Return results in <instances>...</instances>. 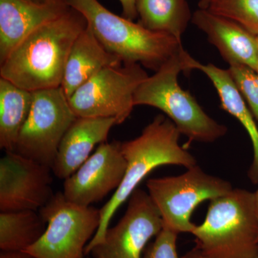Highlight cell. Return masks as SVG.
I'll return each instance as SVG.
<instances>
[{
    "label": "cell",
    "instance_id": "obj_1",
    "mask_svg": "<svg viewBox=\"0 0 258 258\" xmlns=\"http://www.w3.org/2000/svg\"><path fill=\"white\" fill-rule=\"evenodd\" d=\"M86 26L72 8L44 24L0 63V77L31 92L60 87L70 51Z\"/></svg>",
    "mask_w": 258,
    "mask_h": 258
},
{
    "label": "cell",
    "instance_id": "obj_2",
    "mask_svg": "<svg viewBox=\"0 0 258 258\" xmlns=\"http://www.w3.org/2000/svg\"><path fill=\"white\" fill-rule=\"evenodd\" d=\"M179 131L167 116L158 115L137 138L120 142V149L127 162L121 184L111 199L100 210L101 221L98 230L85 250L88 255L97 244L101 243L115 212L124 203L149 174L164 165L188 168L196 165L197 160L186 148L179 143Z\"/></svg>",
    "mask_w": 258,
    "mask_h": 258
},
{
    "label": "cell",
    "instance_id": "obj_3",
    "mask_svg": "<svg viewBox=\"0 0 258 258\" xmlns=\"http://www.w3.org/2000/svg\"><path fill=\"white\" fill-rule=\"evenodd\" d=\"M66 2L84 17L101 45L123 62L139 63L156 72L184 49L174 37L151 31L140 23L118 16L98 0Z\"/></svg>",
    "mask_w": 258,
    "mask_h": 258
},
{
    "label": "cell",
    "instance_id": "obj_4",
    "mask_svg": "<svg viewBox=\"0 0 258 258\" xmlns=\"http://www.w3.org/2000/svg\"><path fill=\"white\" fill-rule=\"evenodd\" d=\"M195 249L205 258L258 256V222L254 194L232 189L211 200L203 223L195 226Z\"/></svg>",
    "mask_w": 258,
    "mask_h": 258
},
{
    "label": "cell",
    "instance_id": "obj_5",
    "mask_svg": "<svg viewBox=\"0 0 258 258\" xmlns=\"http://www.w3.org/2000/svg\"><path fill=\"white\" fill-rule=\"evenodd\" d=\"M184 49L149 76L134 95L135 106L161 110L175 124L189 142L212 143L227 134V128L207 114L195 98L178 82L184 73Z\"/></svg>",
    "mask_w": 258,
    "mask_h": 258
},
{
    "label": "cell",
    "instance_id": "obj_6",
    "mask_svg": "<svg viewBox=\"0 0 258 258\" xmlns=\"http://www.w3.org/2000/svg\"><path fill=\"white\" fill-rule=\"evenodd\" d=\"M148 193L162 219L163 227L179 235L191 233L194 210L206 200L223 196L233 189L229 181L210 175L198 164L179 176L148 180Z\"/></svg>",
    "mask_w": 258,
    "mask_h": 258
},
{
    "label": "cell",
    "instance_id": "obj_7",
    "mask_svg": "<svg viewBox=\"0 0 258 258\" xmlns=\"http://www.w3.org/2000/svg\"><path fill=\"white\" fill-rule=\"evenodd\" d=\"M39 212L46 230L25 252L37 258H84L86 246L99 227L100 210L71 203L58 191Z\"/></svg>",
    "mask_w": 258,
    "mask_h": 258
},
{
    "label": "cell",
    "instance_id": "obj_8",
    "mask_svg": "<svg viewBox=\"0 0 258 258\" xmlns=\"http://www.w3.org/2000/svg\"><path fill=\"white\" fill-rule=\"evenodd\" d=\"M149 77L139 63L123 62L102 70L69 98L77 117L113 118L121 124L133 111L134 95Z\"/></svg>",
    "mask_w": 258,
    "mask_h": 258
},
{
    "label": "cell",
    "instance_id": "obj_9",
    "mask_svg": "<svg viewBox=\"0 0 258 258\" xmlns=\"http://www.w3.org/2000/svg\"><path fill=\"white\" fill-rule=\"evenodd\" d=\"M76 118L61 86L34 91L14 152L52 169L61 141Z\"/></svg>",
    "mask_w": 258,
    "mask_h": 258
},
{
    "label": "cell",
    "instance_id": "obj_10",
    "mask_svg": "<svg viewBox=\"0 0 258 258\" xmlns=\"http://www.w3.org/2000/svg\"><path fill=\"white\" fill-rule=\"evenodd\" d=\"M162 229L160 213L149 193L137 188L129 198L124 215L108 227L103 242L89 254L93 258H142L148 242Z\"/></svg>",
    "mask_w": 258,
    "mask_h": 258
},
{
    "label": "cell",
    "instance_id": "obj_11",
    "mask_svg": "<svg viewBox=\"0 0 258 258\" xmlns=\"http://www.w3.org/2000/svg\"><path fill=\"white\" fill-rule=\"evenodd\" d=\"M52 169L15 152L0 159V211H37L53 196Z\"/></svg>",
    "mask_w": 258,
    "mask_h": 258
},
{
    "label": "cell",
    "instance_id": "obj_12",
    "mask_svg": "<svg viewBox=\"0 0 258 258\" xmlns=\"http://www.w3.org/2000/svg\"><path fill=\"white\" fill-rule=\"evenodd\" d=\"M127 162L120 149V142H104L64 179V198L71 203L91 206L118 189L124 177Z\"/></svg>",
    "mask_w": 258,
    "mask_h": 258
},
{
    "label": "cell",
    "instance_id": "obj_13",
    "mask_svg": "<svg viewBox=\"0 0 258 258\" xmlns=\"http://www.w3.org/2000/svg\"><path fill=\"white\" fill-rule=\"evenodd\" d=\"M71 8L66 0H0V63L32 32Z\"/></svg>",
    "mask_w": 258,
    "mask_h": 258
},
{
    "label": "cell",
    "instance_id": "obj_14",
    "mask_svg": "<svg viewBox=\"0 0 258 258\" xmlns=\"http://www.w3.org/2000/svg\"><path fill=\"white\" fill-rule=\"evenodd\" d=\"M191 22L206 34L209 41L230 66L241 64L258 74L257 36L238 23L208 10H197Z\"/></svg>",
    "mask_w": 258,
    "mask_h": 258
},
{
    "label": "cell",
    "instance_id": "obj_15",
    "mask_svg": "<svg viewBox=\"0 0 258 258\" xmlns=\"http://www.w3.org/2000/svg\"><path fill=\"white\" fill-rule=\"evenodd\" d=\"M117 122L113 118L77 117L61 141L52 170L60 179L74 174L97 144L104 143Z\"/></svg>",
    "mask_w": 258,
    "mask_h": 258
},
{
    "label": "cell",
    "instance_id": "obj_16",
    "mask_svg": "<svg viewBox=\"0 0 258 258\" xmlns=\"http://www.w3.org/2000/svg\"><path fill=\"white\" fill-rule=\"evenodd\" d=\"M185 74L191 70L202 71L212 81L221 101L222 109L237 118L249 134L253 147V161L248 171L249 179L258 184V128L244 97L229 72L215 64H202L194 59L187 52L184 55Z\"/></svg>",
    "mask_w": 258,
    "mask_h": 258
},
{
    "label": "cell",
    "instance_id": "obj_17",
    "mask_svg": "<svg viewBox=\"0 0 258 258\" xmlns=\"http://www.w3.org/2000/svg\"><path fill=\"white\" fill-rule=\"evenodd\" d=\"M123 62L101 45L87 24L70 51L61 87L69 98L102 70Z\"/></svg>",
    "mask_w": 258,
    "mask_h": 258
},
{
    "label": "cell",
    "instance_id": "obj_18",
    "mask_svg": "<svg viewBox=\"0 0 258 258\" xmlns=\"http://www.w3.org/2000/svg\"><path fill=\"white\" fill-rule=\"evenodd\" d=\"M32 103V92L0 77V148L14 152Z\"/></svg>",
    "mask_w": 258,
    "mask_h": 258
},
{
    "label": "cell",
    "instance_id": "obj_19",
    "mask_svg": "<svg viewBox=\"0 0 258 258\" xmlns=\"http://www.w3.org/2000/svg\"><path fill=\"white\" fill-rule=\"evenodd\" d=\"M137 10L144 28L180 42L191 19L186 0H137Z\"/></svg>",
    "mask_w": 258,
    "mask_h": 258
},
{
    "label": "cell",
    "instance_id": "obj_20",
    "mask_svg": "<svg viewBox=\"0 0 258 258\" xmlns=\"http://www.w3.org/2000/svg\"><path fill=\"white\" fill-rule=\"evenodd\" d=\"M47 223L40 212L33 210L1 212L0 249L25 251L33 245L46 230Z\"/></svg>",
    "mask_w": 258,
    "mask_h": 258
},
{
    "label": "cell",
    "instance_id": "obj_21",
    "mask_svg": "<svg viewBox=\"0 0 258 258\" xmlns=\"http://www.w3.org/2000/svg\"><path fill=\"white\" fill-rule=\"evenodd\" d=\"M258 35V0H214L208 9Z\"/></svg>",
    "mask_w": 258,
    "mask_h": 258
},
{
    "label": "cell",
    "instance_id": "obj_22",
    "mask_svg": "<svg viewBox=\"0 0 258 258\" xmlns=\"http://www.w3.org/2000/svg\"><path fill=\"white\" fill-rule=\"evenodd\" d=\"M229 72L258 121V74L241 64L230 66Z\"/></svg>",
    "mask_w": 258,
    "mask_h": 258
},
{
    "label": "cell",
    "instance_id": "obj_23",
    "mask_svg": "<svg viewBox=\"0 0 258 258\" xmlns=\"http://www.w3.org/2000/svg\"><path fill=\"white\" fill-rule=\"evenodd\" d=\"M178 234L163 227L155 240L144 250L142 258H179L176 241Z\"/></svg>",
    "mask_w": 258,
    "mask_h": 258
},
{
    "label": "cell",
    "instance_id": "obj_24",
    "mask_svg": "<svg viewBox=\"0 0 258 258\" xmlns=\"http://www.w3.org/2000/svg\"><path fill=\"white\" fill-rule=\"evenodd\" d=\"M124 18L134 20L138 16L137 10V0H119Z\"/></svg>",
    "mask_w": 258,
    "mask_h": 258
},
{
    "label": "cell",
    "instance_id": "obj_25",
    "mask_svg": "<svg viewBox=\"0 0 258 258\" xmlns=\"http://www.w3.org/2000/svg\"><path fill=\"white\" fill-rule=\"evenodd\" d=\"M0 258H37L32 254L25 252V251H16V252H9V251H1Z\"/></svg>",
    "mask_w": 258,
    "mask_h": 258
},
{
    "label": "cell",
    "instance_id": "obj_26",
    "mask_svg": "<svg viewBox=\"0 0 258 258\" xmlns=\"http://www.w3.org/2000/svg\"><path fill=\"white\" fill-rule=\"evenodd\" d=\"M182 258H205L200 254L197 249H193L192 250L187 252ZM254 258H258L257 257Z\"/></svg>",
    "mask_w": 258,
    "mask_h": 258
},
{
    "label": "cell",
    "instance_id": "obj_27",
    "mask_svg": "<svg viewBox=\"0 0 258 258\" xmlns=\"http://www.w3.org/2000/svg\"><path fill=\"white\" fill-rule=\"evenodd\" d=\"M213 1L214 0H200L199 3V8L200 9L208 10Z\"/></svg>",
    "mask_w": 258,
    "mask_h": 258
},
{
    "label": "cell",
    "instance_id": "obj_28",
    "mask_svg": "<svg viewBox=\"0 0 258 258\" xmlns=\"http://www.w3.org/2000/svg\"><path fill=\"white\" fill-rule=\"evenodd\" d=\"M254 194V205H255V211L256 215H257V219L258 222V188L257 191Z\"/></svg>",
    "mask_w": 258,
    "mask_h": 258
},
{
    "label": "cell",
    "instance_id": "obj_29",
    "mask_svg": "<svg viewBox=\"0 0 258 258\" xmlns=\"http://www.w3.org/2000/svg\"><path fill=\"white\" fill-rule=\"evenodd\" d=\"M30 1L35 2V3H43L49 1V0H30Z\"/></svg>",
    "mask_w": 258,
    "mask_h": 258
},
{
    "label": "cell",
    "instance_id": "obj_30",
    "mask_svg": "<svg viewBox=\"0 0 258 258\" xmlns=\"http://www.w3.org/2000/svg\"><path fill=\"white\" fill-rule=\"evenodd\" d=\"M257 51H258V35L257 36Z\"/></svg>",
    "mask_w": 258,
    "mask_h": 258
},
{
    "label": "cell",
    "instance_id": "obj_31",
    "mask_svg": "<svg viewBox=\"0 0 258 258\" xmlns=\"http://www.w3.org/2000/svg\"><path fill=\"white\" fill-rule=\"evenodd\" d=\"M84 258H93V257H86V256H85Z\"/></svg>",
    "mask_w": 258,
    "mask_h": 258
}]
</instances>
